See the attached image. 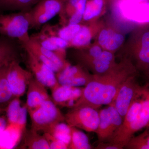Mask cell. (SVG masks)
<instances>
[{"mask_svg":"<svg viewBox=\"0 0 149 149\" xmlns=\"http://www.w3.org/2000/svg\"><path fill=\"white\" fill-rule=\"evenodd\" d=\"M135 74L134 68L129 66L111 70L104 74L93 76L82 88L81 96L72 108L88 106L98 109L102 106L109 105L112 103L123 83Z\"/></svg>","mask_w":149,"mask_h":149,"instance_id":"obj_1","label":"cell"},{"mask_svg":"<svg viewBox=\"0 0 149 149\" xmlns=\"http://www.w3.org/2000/svg\"><path fill=\"white\" fill-rule=\"evenodd\" d=\"M28 113L31 120V129L39 133H50L57 124L65 121V115L51 99Z\"/></svg>","mask_w":149,"mask_h":149,"instance_id":"obj_2","label":"cell"},{"mask_svg":"<svg viewBox=\"0 0 149 149\" xmlns=\"http://www.w3.org/2000/svg\"><path fill=\"white\" fill-rule=\"evenodd\" d=\"M29 11L0 15V35L15 39L21 44L30 40Z\"/></svg>","mask_w":149,"mask_h":149,"instance_id":"obj_3","label":"cell"},{"mask_svg":"<svg viewBox=\"0 0 149 149\" xmlns=\"http://www.w3.org/2000/svg\"><path fill=\"white\" fill-rule=\"evenodd\" d=\"M67 124L88 132H95L99 122L98 109L88 106L72 108L65 115Z\"/></svg>","mask_w":149,"mask_h":149,"instance_id":"obj_4","label":"cell"},{"mask_svg":"<svg viewBox=\"0 0 149 149\" xmlns=\"http://www.w3.org/2000/svg\"><path fill=\"white\" fill-rule=\"evenodd\" d=\"M123 118L112 104L99 111V122L95 132L99 142L109 141L122 124Z\"/></svg>","mask_w":149,"mask_h":149,"instance_id":"obj_5","label":"cell"},{"mask_svg":"<svg viewBox=\"0 0 149 149\" xmlns=\"http://www.w3.org/2000/svg\"><path fill=\"white\" fill-rule=\"evenodd\" d=\"M63 0H40L29 11L30 28H37L60 13L63 8Z\"/></svg>","mask_w":149,"mask_h":149,"instance_id":"obj_6","label":"cell"},{"mask_svg":"<svg viewBox=\"0 0 149 149\" xmlns=\"http://www.w3.org/2000/svg\"><path fill=\"white\" fill-rule=\"evenodd\" d=\"M34 77L32 72L24 69L19 61H12L9 64L7 78L13 96L19 97L26 93L30 80Z\"/></svg>","mask_w":149,"mask_h":149,"instance_id":"obj_7","label":"cell"},{"mask_svg":"<svg viewBox=\"0 0 149 149\" xmlns=\"http://www.w3.org/2000/svg\"><path fill=\"white\" fill-rule=\"evenodd\" d=\"M141 86L136 81L135 75H133L125 80L118 91L111 104L114 105L123 119Z\"/></svg>","mask_w":149,"mask_h":149,"instance_id":"obj_8","label":"cell"},{"mask_svg":"<svg viewBox=\"0 0 149 149\" xmlns=\"http://www.w3.org/2000/svg\"><path fill=\"white\" fill-rule=\"evenodd\" d=\"M27 55V63L30 71L37 80L52 89L58 85L55 72L36 57L29 49L22 47Z\"/></svg>","mask_w":149,"mask_h":149,"instance_id":"obj_9","label":"cell"},{"mask_svg":"<svg viewBox=\"0 0 149 149\" xmlns=\"http://www.w3.org/2000/svg\"><path fill=\"white\" fill-rule=\"evenodd\" d=\"M149 125V86L144 85L143 100L136 117L129 126L123 140L122 144L125 148L134 134Z\"/></svg>","mask_w":149,"mask_h":149,"instance_id":"obj_10","label":"cell"},{"mask_svg":"<svg viewBox=\"0 0 149 149\" xmlns=\"http://www.w3.org/2000/svg\"><path fill=\"white\" fill-rule=\"evenodd\" d=\"M118 7L123 16L139 23L149 22V3L143 0H120Z\"/></svg>","mask_w":149,"mask_h":149,"instance_id":"obj_11","label":"cell"},{"mask_svg":"<svg viewBox=\"0 0 149 149\" xmlns=\"http://www.w3.org/2000/svg\"><path fill=\"white\" fill-rule=\"evenodd\" d=\"M56 74L60 85L70 87H85L93 77L87 75L79 67L68 64Z\"/></svg>","mask_w":149,"mask_h":149,"instance_id":"obj_12","label":"cell"},{"mask_svg":"<svg viewBox=\"0 0 149 149\" xmlns=\"http://www.w3.org/2000/svg\"><path fill=\"white\" fill-rule=\"evenodd\" d=\"M51 91L53 102L56 105L71 109L81 96L82 88L59 84Z\"/></svg>","mask_w":149,"mask_h":149,"instance_id":"obj_13","label":"cell"},{"mask_svg":"<svg viewBox=\"0 0 149 149\" xmlns=\"http://www.w3.org/2000/svg\"><path fill=\"white\" fill-rule=\"evenodd\" d=\"M46 88L35 77L31 79L27 89L25 104L28 111L37 108L44 102L51 99Z\"/></svg>","mask_w":149,"mask_h":149,"instance_id":"obj_14","label":"cell"},{"mask_svg":"<svg viewBox=\"0 0 149 149\" xmlns=\"http://www.w3.org/2000/svg\"><path fill=\"white\" fill-rule=\"evenodd\" d=\"M22 48L18 40L0 35V67L13 61H19Z\"/></svg>","mask_w":149,"mask_h":149,"instance_id":"obj_15","label":"cell"},{"mask_svg":"<svg viewBox=\"0 0 149 149\" xmlns=\"http://www.w3.org/2000/svg\"><path fill=\"white\" fill-rule=\"evenodd\" d=\"M30 37L43 47L58 53L63 58L65 49L69 45V42L66 40L58 36L49 35L42 30L30 35Z\"/></svg>","mask_w":149,"mask_h":149,"instance_id":"obj_16","label":"cell"},{"mask_svg":"<svg viewBox=\"0 0 149 149\" xmlns=\"http://www.w3.org/2000/svg\"><path fill=\"white\" fill-rule=\"evenodd\" d=\"M24 131L17 123H8L0 136V149L16 148L21 141Z\"/></svg>","mask_w":149,"mask_h":149,"instance_id":"obj_17","label":"cell"},{"mask_svg":"<svg viewBox=\"0 0 149 149\" xmlns=\"http://www.w3.org/2000/svg\"><path fill=\"white\" fill-rule=\"evenodd\" d=\"M21 45L22 47L28 48L33 53L40 54L47 58L58 65L61 70L68 64L65 61L64 58L58 53L43 47L31 38L27 42L21 44Z\"/></svg>","mask_w":149,"mask_h":149,"instance_id":"obj_18","label":"cell"},{"mask_svg":"<svg viewBox=\"0 0 149 149\" xmlns=\"http://www.w3.org/2000/svg\"><path fill=\"white\" fill-rule=\"evenodd\" d=\"M136 57L139 68L147 71L149 68V30L142 33Z\"/></svg>","mask_w":149,"mask_h":149,"instance_id":"obj_19","label":"cell"},{"mask_svg":"<svg viewBox=\"0 0 149 149\" xmlns=\"http://www.w3.org/2000/svg\"><path fill=\"white\" fill-rule=\"evenodd\" d=\"M24 145L22 148L29 149H50L47 140L43 135L30 129L23 134Z\"/></svg>","mask_w":149,"mask_h":149,"instance_id":"obj_20","label":"cell"},{"mask_svg":"<svg viewBox=\"0 0 149 149\" xmlns=\"http://www.w3.org/2000/svg\"><path fill=\"white\" fill-rule=\"evenodd\" d=\"M40 0H0V11L28 12Z\"/></svg>","mask_w":149,"mask_h":149,"instance_id":"obj_21","label":"cell"},{"mask_svg":"<svg viewBox=\"0 0 149 149\" xmlns=\"http://www.w3.org/2000/svg\"><path fill=\"white\" fill-rule=\"evenodd\" d=\"M9 64L5 65L0 67V107H5L15 97L7 78Z\"/></svg>","mask_w":149,"mask_h":149,"instance_id":"obj_22","label":"cell"},{"mask_svg":"<svg viewBox=\"0 0 149 149\" xmlns=\"http://www.w3.org/2000/svg\"><path fill=\"white\" fill-rule=\"evenodd\" d=\"M70 128V140L68 149H91L93 148L87 135L75 127Z\"/></svg>","mask_w":149,"mask_h":149,"instance_id":"obj_23","label":"cell"},{"mask_svg":"<svg viewBox=\"0 0 149 149\" xmlns=\"http://www.w3.org/2000/svg\"><path fill=\"white\" fill-rule=\"evenodd\" d=\"M81 26L79 24H69L61 29H57L56 26H51L49 27L50 34L58 36L69 42L79 32Z\"/></svg>","mask_w":149,"mask_h":149,"instance_id":"obj_24","label":"cell"},{"mask_svg":"<svg viewBox=\"0 0 149 149\" xmlns=\"http://www.w3.org/2000/svg\"><path fill=\"white\" fill-rule=\"evenodd\" d=\"M143 133L133 136L124 148L128 149H149V125Z\"/></svg>","mask_w":149,"mask_h":149,"instance_id":"obj_25","label":"cell"},{"mask_svg":"<svg viewBox=\"0 0 149 149\" xmlns=\"http://www.w3.org/2000/svg\"><path fill=\"white\" fill-rule=\"evenodd\" d=\"M20 98L15 97L6 107V112L8 123H16L21 108Z\"/></svg>","mask_w":149,"mask_h":149,"instance_id":"obj_26","label":"cell"},{"mask_svg":"<svg viewBox=\"0 0 149 149\" xmlns=\"http://www.w3.org/2000/svg\"><path fill=\"white\" fill-rule=\"evenodd\" d=\"M104 0H90L87 1L83 19L86 21L98 16L101 12L104 6Z\"/></svg>","mask_w":149,"mask_h":149,"instance_id":"obj_27","label":"cell"},{"mask_svg":"<svg viewBox=\"0 0 149 149\" xmlns=\"http://www.w3.org/2000/svg\"><path fill=\"white\" fill-rule=\"evenodd\" d=\"M49 133L69 146L70 140V128L68 124L63 122L60 123L55 126Z\"/></svg>","mask_w":149,"mask_h":149,"instance_id":"obj_28","label":"cell"},{"mask_svg":"<svg viewBox=\"0 0 149 149\" xmlns=\"http://www.w3.org/2000/svg\"><path fill=\"white\" fill-rule=\"evenodd\" d=\"M91 34L90 29L85 26H81L79 32L70 41V45L76 47L87 45L91 42Z\"/></svg>","mask_w":149,"mask_h":149,"instance_id":"obj_29","label":"cell"},{"mask_svg":"<svg viewBox=\"0 0 149 149\" xmlns=\"http://www.w3.org/2000/svg\"><path fill=\"white\" fill-rule=\"evenodd\" d=\"M123 41L124 37L122 35L110 32L108 40L104 47L108 50L113 51L119 47Z\"/></svg>","mask_w":149,"mask_h":149,"instance_id":"obj_30","label":"cell"},{"mask_svg":"<svg viewBox=\"0 0 149 149\" xmlns=\"http://www.w3.org/2000/svg\"><path fill=\"white\" fill-rule=\"evenodd\" d=\"M43 135L47 140L50 149H68V145L61 141L49 133H44Z\"/></svg>","mask_w":149,"mask_h":149,"instance_id":"obj_31","label":"cell"},{"mask_svg":"<svg viewBox=\"0 0 149 149\" xmlns=\"http://www.w3.org/2000/svg\"><path fill=\"white\" fill-rule=\"evenodd\" d=\"M28 113L26 105L22 106L16 123L23 130H26L27 122V113Z\"/></svg>","mask_w":149,"mask_h":149,"instance_id":"obj_32","label":"cell"},{"mask_svg":"<svg viewBox=\"0 0 149 149\" xmlns=\"http://www.w3.org/2000/svg\"><path fill=\"white\" fill-rule=\"evenodd\" d=\"M97 149H122L123 147L118 144L110 142H99L98 145L96 147Z\"/></svg>","mask_w":149,"mask_h":149,"instance_id":"obj_33","label":"cell"},{"mask_svg":"<svg viewBox=\"0 0 149 149\" xmlns=\"http://www.w3.org/2000/svg\"><path fill=\"white\" fill-rule=\"evenodd\" d=\"M111 31L104 29L101 32L99 37V43L102 46H105L108 40Z\"/></svg>","mask_w":149,"mask_h":149,"instance_id":"obj_34","label":"cell"},{"mask_svg":"<svg viewBox=\"0 0 149 149\" xmlns=\"http://www.w3.org/2000/svg\"><path fill=\"white\" fill-rule=\"evenodd\" d=\"M83 18V15L78 12H75L71 15L69 20V24H78Z\"/></svg>","mask_w":149,"mask_h":149,"instance_id":"obj_35","label":"cell"},{"mask_svg":"<svg viewBox=\"0 0 149 149\" xmlns=\"http://www.w3.org/2000/svg\"><path fill=\"white\" fill-rule=\"evenodd\" d=\"M102 52L101 48L99 46H94L90 50L89 57L92 58L97 57L100 56Z\"/></svg>","mask_w":149,"mask_h":149,"instance_id":"obj_36","label":"cell"},{"mask_svg":"<svg viewBox=\"0 0 149 149\" xmlns=\"http://www.w3.org/2000/svg\"><path fill=\"white\" fill-rule=\"evenodd\" d=\"M8 124L6 117L4 116L0 115V136Z\"/></svg>","mask_w":149,"mask_h":149,"instance_id":"obj_37","label":"cell"},{"mask_svg":"<svg viewBox=\"0 0 149 149\" xmlns=\"http://www.w3.org/2000/svg\"><path fill=\"white\" fill-rule=\"evenodd\" d=\"M146 75L147 84L149 86V68L147 71H146Z\"/></svg>","mask_w":149,"mask_h":149,"instance_id":"obj_38","label":"cell"},{"mask_svg":"<svg viewBox=\"0 0 149 149\" xmlns=\"http://www.w3.org/2000/svg\"><path fill=\"white\" fill-rule=\"evenodd\" d=\"M6 107H0V115L1 114H3L4 112H6Z\"/></svg>","mask_w":149,"mask_h":149,"instance_id":"obj_39","label":"cell"},{"mask_svg":"<svg viewBox=\"0 0 149 149\" xmlns=\"http://www.w3.org/2000/svg\"><path fill=\"white\" fill-rule=\"evenodd\" d=\"M63 1H64H64H67V0H63Z\"/></svg>","mask_w":149,"mask_h":149,"instance_id":"obj_40","label":"cell"}]
</instances>
